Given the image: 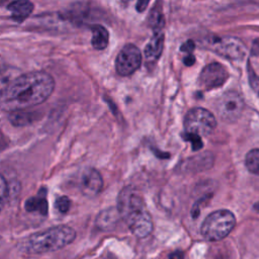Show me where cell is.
<instances>
[{
	"label": "cell",
	"instance_id": "5b68a950",
	"mask_svg": "<svg viewBox=\"0 0 259 259\" xmlns=\"http://www.w3.org/2000/svg\"><path fill=\"white\" fill-rule=\"evenodd\" d=\"M215 126L217 121L212 113L201 107L190 109L184 118V128L188 134L207 136Z\"/></svg>",
	"mask_w": 259,
	"mask_h": 259
},
{
	"label": "cell",
	"instance_id": "44dd1931",
	"mask_svg": "<svg viewBox=\"0 0 259 259\" xmlns=\"http://www.w3.org/2000/svg\"><path fill=\"white\" fill-rule=\"evenodd\" d=\"M8 195V185L4 177L0 174V210L2 209Z\"/></svg>",
	"mask_w": 259,
	"mask_h": 259
},
{
	"label": "cell",
	"instance_id": "484cf974",
	"mask_svg": "<svg viewBox=\"0 0 259 259\" xmlns=\"http://www.w3.org/2000/svg\"><path fill=\"white\" fill-rule=\"evenodd\" d=\"M168 259H184V255L181 251H175L169 255Z\"/></svg>",
	"mask_w": 259,
	"mask_h": 259
},
{
	"label": "cell",
	"instance_id": "30bf717a",
	"mask_svg": "<svg viewBox=\"0 0 259 259\" xmlns=\"http://www.w3.org/2000/svg\"><path fill=\"white\" fill-rule=\"evenodd\" d=\"M102 186V177L96 169L87 168L82 172L80 177V189L85 196H96L101 191Z\"/></svg>",
	"mask_w": 259,
	"mask_h": 259
},
{
	"label": "cell",
	"instance_id": "6da1fadb",
	"mask_svg": "<svg viewBox=\"0 0 259 259\" xmlns=\"http://www.w3.org/2000/svg\"><path fill=\"white\" fill-rule=\"evenodd\" d=\"M55 81L42 71L29 72L11 81L0 93V108L19 111L45 102L53 93Z\"/></svg>",
	"mask_w": 259,
	"mask_h": 259
},
{
	"label": "cell",
	"instance_id": "52a82bcc",
	"mask_svg": "<svg viewBox=\"0 0 259 259\" xmlns=\"http://www.w3.org/2000/svg\"><path fill=\"white\" fill-rule=\"evenodd\" d=\"M142 55L133 44L125 45L118 53L115 60V70L120 76H130L141 66Z\"/></svg>",
	"mask_w": 259,
	"mask_h": 259
},
{
	"label": "cell",
	"instance_id": "8fae6325",
	"mask_svg": "<svg viewBox=\"0 0 259 259\" xmlns=\"http://www.w3.org/2000/svg\"><path fill=\"white\" fill-rule=\"evenodd\" d=\"M213 157L209 153H202L191 157L181 164V170L186 172H197L211 167Z\"/></svg>",
	"mask_w": 259,
	"mask_h": 259
},
{
	"label": "cell",
	"instance_id": "9c48e42d",
	"mask_svg": "<svg viewBox=\"0 0 259 259\" xmlns=\"http://www.w3.org/2000/svg\"><path fill=\"white\" fill-rule=\"evenodd\" d=\"M229 78L227 69L220 63H211L200 72L198 81L202 88L210 90L222 86Z\"/></svg>",
	"mask_w": 259,
	"mask_h": 259
},
{
	"label": "cell",
	"instance_id": "cb8c5ba5",
	"mask_svg": "<svg viewBox=\"0 0 259 259\" xmlns=\"http://www.w3.org/2000/svg\"><path fill=\"white\" fill-rule=\"evenodd\" d=\"M148 4H149V1L141 0V1H138L137 5H136V8H137V10H138L139 12H142V11H144V10L147 8Z\"/></svg>",
	"mask_w": 259,
	"mask_h": 259
},
{
	"label": "cell",
	"instance_id": "9a60e30c",
	"mask_svg": "<svg viewBox=\"0 0 259 259\" xmlns=\"http://www.w3.org/2000/svg\"><path fill=\"white\" fill-rule=\"evenodd\" d=\"M91 31L92 47L95 50H104L107 47L109 40V34L107 29L100 24H95L91 27Z\"/></svg>",
	"mask_w": 259,
	"mask_h": 259
},
{
	"label": "cell",
	"instance_id": "603a6c76",
	"mask_svg": "<svg viewBox=\"0 0 259 259\" xmlns=\"http://www.w3.org/2000/svg\"><path fill=\"white\" fill-rule=\"evenodd\" d=\"M195 48V44L193 40L188 39L187 41H185L181 47H180V51L184 52V53H188L190 55V53L194 50Z\"/></svg>",
	"mask_w": 259,
	"mask_h": 259
},
{
	"label": "cell",
	"instance_id": "8992f818",
	"mask_svg": "<svg viewBox=\"0 0 259 259\" xmlns=\"http://www.w3.org/2000/svg\"><path fill=\"white\" fill-rule=\"evenodd\" d=\"M244 107L245 103L242 95L235 90L226 91L214 103L218 115L227 122L236 121L241 116Z\"/></svg>",
	"mask_w": 259,
	"mask_h": 259
},
{
	"label": "cell",
	"instance_id": "277c9868",
	"mask_svg": "<svg viewBox=\"0 0 259 259\" xmlns=\"http://www.w3.org/2000/svg\"><path fill=\"white\" fill-rule=\"evenodd\" d=\"M236 218L229 209H219L209 213L203 221L200 233L207 241H220L234 229Z\"/></svg>",
	"mask_w": 259,
	"mask_h": 259
},
{
	"label": "cell",
	"instance_id": "3957f363",
	"mask_svg": "<svg viewBox=\"0 0 259 259\" xmlns=\"http://www.w3.org/2000/svg\"><path fill=\"white\" fill-rule=\"evenodd\" d=\"M75 238L76 232L73 228L61 225L30 235L21 242L19 248L27 254H44L63 249Z\"/></svg>",
	"mask_w": 259,
	"mask_h": 259
},
{
	"label": "cell",
	"instance_id": "d4e9b609",
	"mask_svg": "<svg viewBox=\"0 0 259 259\" xmlns=\"http://www.w3.org/2000/svg\"><path fill=\"white\" fill-rule=\"evenodd\" d=\"M251 54L255 56H259V39L253 41V46L251 49Z\"/></svg>",
	"mask_w": 259,
	"mask_h": 259
},
{
	"label": "cell",
	"instance_id": "4fadbf2b",
	"mask_svg": "<svg viewBox=\"0 0 259 259\" xmlns=\"http://www.w3.org/2000/svg\"><path fill=\"white\" fill-rule=\"evenodd\" d=\"M11 18L17 22L23 21L33 10V4L29 1H13L7 5Z\"/></svg>",
	"mask_w": 259,
	"mask_h": 259
},
{
	"label": "cell",
	"instance_id": "83f0119b",
	"mask_svg": "<svg viewBox=\"0 0 259 259\" xmlns=\"http://www.w3.org/2000/svg\"><path fill=\"white\" fill-rule=\"evenodd\" d=\"M258 94H259V93H258Z\"/></svg>",
	"mask_w": 259,
	"mask_h": 259
},
{
	"label": "cell",
	"instance_id": "ba28073f",
	"mask_svg": "<svg viewBox=\"0 0 259 259\" xmlns=\"http://www.w3.org/2000/svg\"><path fill=\"white\" fill-rule=\"evenodd\" d=\"M209 47L219 55L230 60H241L246 54L244 44L233 36L212 37L209 39Z\"/></svg>",
	"mask_w": 259,
	"mask_h": 259
},
{
	"label": "cell",
	"instance_id": "ffe728a7",
	"mask_svg": "<svg viewBox=\"0 0 259 259\" xmlns=\"http://www.w3.org/2000/svg\"><path fill=\"white\" fill-rule=\"evenodd\" d=\"M71 206V201L67 196H60L56 200V208L61 213H66Z\"/></svg>",
	"mask_w": 259,
	"mask_h": 259
},
{
	"label": "cell",
	"instance_id": "2e32d148",
	"mask_svg": "<svg viewBox=\"0 0 259 259\" xmlns=\"http://www.w3.org/2000/svg\"><path fill=\"white\" fill-rule=\"evenodd\" d=\"M25 209L28 212H38L39 214L47 215L48 214V201L46 198V191L44 193H38L37 196L30 197L26 200Z\"/></svg>",
	"mask_w": 259,
	"mask_h": 259
},
{
	"label": "cell",
	"instance_id": "d6986e66",
	"mask_svg": "<svg viewBox=\"0 0 259 259\" xmlns=\"http://www.w3.org/2000/svg\"><path fill=\"white\" fill-rule=\"evenodd\" d=\"M183 138L184 140L186 141H189L191 143V146H192V150L193 151H198L202 148V141L200 139L199 136L197 135H193V134H188V133H185L183 135Z\"/></svg>",
	"mask_w": 259,
	"mask_h": 259
},
{
	"label": "cell",
	"instance_id": "4316f807",
	"mask_svg": "<svg viewBox=\"0 0 259 259\" xmlns=\"http://www.w3.org/2000/svg\"><path fill=\"white\" fill-rule=\"evenodd\" d=\"M195 62V58L192 56V55H188L186 56L184 59H183V63L186 65V66H191L193 65Z\"/></svg>",
	"mask_w": 259,
	"mask_h": 259
},
{
	"label": "cell",
	"instance_id": "7a4b0ae2",
	"mask_svg": "<svg viewBox=\"0 0 259 259\" xmlns=\"http://www.w3.org/2000/svg\"><path fill=\"white\" fill-rule=\"evenodd\" d=\"M117 210L131 232L145 238L153 231V222L141 194L132 186L123 187L117 196Z\"/></svg>",
	"mask_w": 259,
	"mask_h": 259
},
{
	"label": "cell",
	"instance_id": "7402d4cb",
	"mask_svg": "<svg viewBox=\"0 0 259 259\" xmlns=\"http://www.w3.org/2000/svg\"><path fill=\"white\" fill-rule=\"evenodd\" d=\"M248 72H249V81H250V85L252 86V88L254 90H256L259 93V77L255 74V72L253 71L250 62L248 63Z\"/></svg>",
	"mask_w": 259,
	"mask_h": 259
},
{
	"label": "cell",
	"instance_id": "5bb4252c",
	"mask_svg": "<svg viewBox=\"0 0 259 259\" xmlns=\"http://www.w3.org/2000/svg\"><path fill=\"white\" fill-rule=\"evenodd\" d=\"M164 47V34L162 32H155L151 40L145 48V57L148 62H155L159 59Z\"/></svg>",
	"mask_w": 259,
	"mask_h": 259
},
{
	"label": "cell",
	"instance_id": "7c38bea8",
	"mask_svg": "<svg viewBox=\"0 0 259 259\" xmlns=\"http://www.w3.org/2000/svg\"><path fill=\"white\" fill-rule=\"evenodd\" d=\"M119 219L120 215L117 208L110 207L102 210L98 214L96 219V225L102 231H111L115 228Z\"/></svg>",
	"mask_w": 259,
	"mask_h": 259
},
{
	"label": "cell",
	"instance_id": "e0dca14e",
	"mask_svg": "<svg viewBox=\"0 0 259 259\" xmlns=\"http://www.w3.org/2000/svg\"><path fill=\"white\" fill-rule=\"evenodd\" d=\"M149 21L150 25L153 27L155 32H161L162 27L164 26V17L162 13L161 4H156L149 15Z\"/></svg>",
	"mask_w": 259,
	"mask_h": 259
},
{
	"label": "cell",
	"instance_id": "ac0fdd59",
	"mask_svg": "<svg viewBox=\"0 0 259 259\" xmlns=\"http://www.w3.org/2000/svg\"><path fill=\"white\" fill-rule=\"evenodd\" d=\"M246 167L252 173L259 172V149H252L246 155Z\"/></svg>",
	"mask_w": 259,
	"mask_h": 259
}]
</instances>
